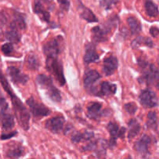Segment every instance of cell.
Listing matches in <instances>:
<instances>
[{"label": "cell", "mask_w": 159, "mask_h": 159, "mask_svg": "<svg viewBox=\"0 0 159 159\" xmlns=\"http://www.w3.org/2000/svg\"><path fill=\"white\" fill-rule=\"evenodd\" d=\"M1 82L3 89L10 97L11 102H12V107H13L14 113H15L16 116L19 124L23 130H27L30 128V118L29 112L26 110L23 102H21V100L10 89V88H9L10 86H9L7 80L5 79L4 75L2 74L1 75Z\"/></svg>", "instance_id": "cell-1"}, {"label": "cell", "mask_w": 159, "mask_h": 159, "mask_svg": "<svg viewBox=\"0 0 159 159\" xmlns=\"http://www.w3.org/2000/svg\"><path fill=\"white\" fill-rule=\"evenodd\" d=\"M138 66L142 70V76L139 81L142 80L148 85H154L159 89V70L153 64H149L144 59H138Z\"/></svg>", "instance_id": "cell-2"}, {"label": "cell", "mask_w": 159, "mask_h": 159, "mask_svg": "<svg viewBox=\"0 0 159 159\" xmlns=\"http://www.w3.org/2000/svg\"><path fill=\"white\" fill-rule=\"evenodd\" d=\"M37 83L46 92V94L48 97L54 102H60L61 101V93L55 86H54L53 81L51 77L46 75L40 74L37 75Z\"/></svg>", "instance_id": "cell-3"}, {"label": "cell", "mask_w": 159, "mask_h": 159, "mask_svg": "<svg viewBox=\"0 0 159 159\" xmlns=\"http://www.w3.org/2000/svg\"><path fill=\"white\" fill-rule=\"evenodd\" d=\"M46 66L48 71L54 76L60 85H65V78L64 75L63 65L57 58H47Z\"/></svg>", "instance_id": "cell-4"}, {"label": "cell", "mask_w": 159, "mask_h": 159, "mask_svg": "<svg viewBox=\"0 0 159 159\" xmlns=\"http://www.w3.org/2000/svg\"><path fill=\"white\" fill-rule=\"evenodd\" d=\"M63 38L61 36L53 38L44 43L43 47V54L47 58H57L58 54L61 52Z\"/></svg>", "instance_id": "cell-5"}, {"label": "cell", "mask_w": 159, "mask_h": 159, "mask_svg": "<svg viewBox=\"0 0 159 159\" xmlns=\"http://www.w3.org/2000/svg\"><path fill=\"white\" fill-rule=\"evenodd\" d=\"M0 111H1V124L2 129L4 130H9L12 129L15 124L14 117L9 110L7 102L3 97L0 101Z\"/></svg>", "instance_id": "cell-6"}, {"label": "cell", "mask_w": 159, "mask_h": 159, "mask_svg": "<svg viewBox=\"0 0 159 159\" xmlns=\"http://www.w3.org/2000/svg\"><path fill=\"white\" fill-rule=\"evenodd\" d=\"M26 104L30 110L31 114L36 118H42L51 114V110L43 104L37 102L33 97L26 100Z\"/></svg>", "instance_id": "cell-7"}, {"label": "cell", "mask_w": 159, "mask_h": 159, "mask_svg": "<svg viewBox=\"0 0 159 159\" xmlns=\"http://www.w3.org/2000/svg\"><path fill=\"white\" fill-rule=\"evenodd\" d=\"M139 101L145 108H153L158 105V99L154 92L150 89L143 90L139 96Z\"/></svg>", "instance_id": "cell-8"}, {"label": "cell", "mask_w": 159, "mask_h": 159, "mask_svg": "<svg viewBox=\"0 0 159 159\" xmlns=\"http://www.w3.org/2000/svg\"><path fill=\"white\" fill-rule=\"evenodd\" d=\"M101 79V75L96 70L89 69L85 72L84 78V85L89 93H95L96 90L93 89V85L99 79Z\"/></svg>", "instance_id": "cell-9"}, {"label": "cell", "mask_w": 159, "mask_h": 159, "mask_svg": "<svg viewBox=\"0 0 159 159\" xmlns=\"http://www.w3.org/2000/svg\"><path fill=\"white\" fill-rule=\"evenodd\" d=\"M65 120L63 116H54L45 122V127L54 134H59L63 130Z\"/></svg>", "instance_id": "cell-10"}, {"label": "cell", "mask_w": 159, "mask_h": 159, "mask_svg": "<svg viewBox=\"0 0 159 159\" xmlns=\"http://www.w3.org/2000/svg\"><path fill=\"white\" fill-rule=\"evenodd\" d=\"M7 73L11 78L12 82L16 84L25 85L29 80V77L23 74L18 68L15 66H9L7 68Z\"/></svg>", "instance_id": "cell-11"}, {"label": "cell", "mask_w": 159, "mask_h": 159, "mask_svg": "<svg viewBox=\"0 0 159 159\" xmlns=\"http://www.w3.org/2000/svg\"><path fill=\"white\" fill-rule=\"evenodd\" d=\"M118 68V60L115 56H109L106 57L102 65V71L107 76L114 74Z\"/></svg>", "instance_id": "cell-12"}, {"label": "cell", "mask_w": 159, "mask_h": 159, "mask_svg": "<svg viewBox=\"0 0 159 159\" xmlns=\"http://www.w3.org/2000/svg\"><path fill=\"white\" fill-rule=\"evenodd\" d=\"M152 142V139L149 136L144 134L140 140H138L134 144V148L138 153L143 157L148 156V147Z\"/></svg>", "instance_id": "cell-13"}, {"label": "cell", "mask_w": 159, "mask_h": 159, "mask_svg": "<svg viewBox=\"0 0 159 159\" xmlns=\"http://www.w3.org/2000/svg\"><path fill=\"white\" fill-rule=\"evenodd\" d=\"M87 116L90 119L98 120L102 116H106V110H102V104L98 102H93L87 107Z\"/></svg>", "instance_id": "cell-14"}, {"label": "cell", "mask_w": 159, "mask_h": 159, "mask_svg": "<svg viewBox=\"0 0 159 159\" xmlns=\"http://www.w3.org/2000/svg\"><path fill=\"white\" fill-rule=\"evenodd\" d=\"M79 6H78V9H79V15L80 17L85 21L89 22V23H96L98 22L97 17L95 16V14L90 10L89 8L85 7L81 2H78Z\"/></svg>", "instance_id": "cell-15"}, {"label": "cell", "mask_w": 159, "mask_h": 159, "mask_svg": "<svg viewBox=\"0 0 159 159\" xmlns=\"http://www.w3.org/2000/svg\"><path fill=\"white\" fill-rule=\"evenodd\" d=\"M99 59V55L96 51V47L93 43H89L86 47L85 54L84 56V61L85 64L93 63Z\"/></svg>", "instance_id": "cell-16"}, {"label": "cell", "mask_w": 159, "mask_h": 159, "mask_svg": "<svg viewBox=\"0 0 159 159\" xmlns=\"http://www.w3.org/2000/svg\"><path fill=\"white\" fill-rule=\"evenodd\" d=\"M107 129H108L109 132H110V135H111V138H115V139H117L118 138H124L126 129L124 127L120 128L119 125L117 124H116V123H109L108 125H107Z\"/></svg>", "instance_id": "cell-17"}, {"label": "cell", "mask_w": 159, "mask_h": 159, "mask_svg": "<svg viewBox=\"0 0 159 159\" xmlns=\"http://www.w3.org/2000/svg\"><path fill=\"white\" fill-rule=\"evenodd\" d=\"M93 34V40L95 43H101L105 42L107 40L108 33L104 30L102 26H95L92 29Z\"/></svg>", "instance_id": "cell-18"}, {"label": "cell", "mask_w": 159, "mask_h": 159, "mask_svg": "<svg viewBox=\"0 0 159 159\" xmlns=\"http://www.w3.org/2000/svg\"><path fill=\"white\" fill-rule=\"evenodd\" d=\"M34 11L37 15H38L41 18L42 20H43L44 22H47V23H48V22L50 21L51 15H50L49 12H48V11L45 9L44 6L42 4L41 2H34Z\"/></svg>", "instance_id": "cell-19"}, {"label": "cell", "mask_w": 159, "mask_h": 159, "mask_svg": "<svg viewBox=\"0 0 159 159\" xmlns=\"http://www.w3.org/2000/svg\"><path fill=\"white\" fill-rule=\"evenodd\" d=\"M24 154V148L20 144H13L6 152V157L10 159H18Z\"/></svg>", "instance_id": "cell-20"}, {"label": "cell", "mask_w": 159, "mask_h": 159, "mask_svg": "<svg viewBox=\"0 0 159 159\" xmlns=\"http://www.w3.org/2000/svg\"><path fill=\"white\" fill-rule=\"evenodd\" d=\"M116 85L115 84L110 83L109 82H103L100 85V89L99 93V96H112L114 95L116 92Z\"/></svg>", "instance_id": "cell-21"}, {"label": "cell", "mask_w": 159, "mask_h": 159, "mask_svg": "<svg viewBox=\"0 0 159 159\" xmlns=\"http://www.w3.org/2000/svg\"><path fill=\"white\" fill-rule=\"evenodd\" d=\"M141 46H147L148 47V48H153V41H152V39L149 38V37H141V36L136 37V38L132 41L131 47L134 49H138V48H140V47Z\"/></svg>", "instance_id": "cell-22"}, {"label": "cell", "mask_w": 159, "mask_h": 159, "mask_svg": "<svg viewBox=\"0 0 159 159\" xmlns=\"http://www.w3.org/2000/svg\"><path fill=\"white\" fill-rule=\"evenodd\" d=\"M94 137V133L91 131H85L84 133L77 132L74 134L71 137V141L75 144L81 142V141H89Z\"/></svg>", "instance_id": "cell-23"}, {"label": "cell", "mask_w": 159, "mask_h": 159, "mask_svg": "<svg viewBox=\"0 0 159 159\" xmlns=\"http://www.w3.org/2000/svg\"><path fill=\"white\" fill-rule=\"evenodd\" d=\"M9 26L16 30L26 29V20H25L24 15L20 12H16L14 14V20Z\"/></svg>", "instance_id": "cell-24"}, {"label": "cell", "mask_w": 159, "mask_h": 159, "mask_svg": "<svg viewBox=\"0 0 159 159\" xmlns=\"http://www.w3.org/2000/svg\"><path fill=\"white\" fill-rule=\"evenodd\" d=\"M129 132H128V138L129 140H131L134 138L141 131V125L138 124V121L135 119H132L128 123Z\"/></svg>", "instance_id": "cell-25"}, {"label": "cell", "mask_w": 159, "mask_h": 159, "mask_svg": "<svg viewBox=\"0 0 159 159\" xmlns=\"http://www.w3.org/2000/svg\"><path fill=\"white\" fill-rule=\"evenodd\" d=\"M127 23L130 27V31H131L132 34H138L142 30V26H141V23L138 19H136L134 16H130L127 18Z\"/></svg>", "instance_id": "cell-26"}, {"label": "cell", "mask_w": 159, "mask_h": 159, "mask_svg": "<svg viewBox=\"0 0 159 159\" xmlns=\"http://www.w3.org/2000/svg\"><path fill=\"white\" fill-rule=\"evenodd\" d=\"M5 38L9 40V41H10L12 43H16L20 42V35L19 34L16 29L9 26V30L5 32Z\"/></svg>", "instance_id": "cell-27"}, {"label": "cell", "mask_w": 159, "mask_h": 159, "mask_svg": "<svg viewBox=\"0 0 159 159\" xmlns=\"http://www.w3.org/2000/svg\"><path fill=\"white\" fill-rule=\"evenodd\" d=\"M144 9L147 15L150 17H156L159 14L158 6L152 1H146L144 2Z\"/></svg>", "instance_id": "cell-28"}, {"label": "cell", "mask_w": 159, "mask_h": 159, "mask_svg": "<svg viewBox=\"0 0 159 159\" xmlns=\"http://www.w3.org/2000/svg\"><path fill=\"white\" fill-rule=\"evenodd\" d=\"M26 66L30 70H37L40 67V61H39V59L35 54H29L26 57Z\"/></svg>", "instance_id": "cell-29"}, {"label": "cell", "mask_w": 159, "mask_h": 159, "mask_svg": "<svg viewBox=\"0 0 159 159\" xmlns=\"http://www.w3.org/2000/svg\"><path fill=\"white\" fill-rule=\"evenodd\" d=\"M118 23H119V17L117 16H113L110 17L107 21L102 25V27L109 34L113 28L117 26Z\"/></svg>", "instance_id": "cell-30"}, {"label": "cell", "mask_w": 159, "mask_h": 159, "mask_svg": "<svg viewBox=\"0 0 159 159\" xmlns=\"http://www.w3.org/2000/svg\"><path fill=\"white\" fill-rule=\"evenodd\" d=\"M147 126L148 128L152 130H157L158 128V116L155 112L151 111L148 115Z\"/></svg>", "instance_id": "cell-31"}, {"label": "cell", "mask_w": 159, "mask_h": 159, "mask_svg": "<svg viewBox=\"0 0 159 159\" xmlns=\"http://www.w3.org/2000/svg\"><path fill=\"white\" fill-rule=\"evenodd\" d=\"M2 52L4 55L6 56H10L12 55V53H13L14 48L13 45H12V43H4V44L2 46L1 48Z\"/></svg>", "instance_id": "cell-32"}, {"label": "cell", "mask_w": 159, "mask_h": 159, "mask_svg": "<svg viewBox=\"0 0 159 159\" xmlns=\"http://www.w3.org/2000/svg\"><path fill=\"white\" fill-rule=\"evenodd\" d=\"M124 110L129 113V114L134 115L138 110V107L134 102H129L124 105Z\"/></svg>", "instance_id": "cell-33"}, {"label": "cell", "mask_w": 159, "mask_h": 159, "mask_svg": "<svg viewBox=\"0 0 159 159\" xmlns=\"http://www.w3.org/2000/svg\"><path fill=\"white\" fill-rule=\"evenodd\" d=\"M117 1H110V0H104V1L100 2V6L102 7L105 8L106 9H109L110 8L112 7V6L114 4H116Z\"/></svg>", "instance_id": "cell-34"}, {"label": "cell", "mask_w": 159, "mask_h": 159, "mask_svg": "<svg viewBox=\"0 0 159 159\" xmlns=\"http://www.w3.org/2000/svg\"><path fill=\"white\" fill-rule=\"evenodd\" d=\"M97 148V143L96 141H92V142L88 143L86 145L83 147V149L85 151H94Z\"/></svg>", "instance_id": "cell-35"}, {"label": "cell", "mask_w": 159, "mask_h": 159, "mask_svg": "<svg viewBox=\"0 0 159 159\" xmlns=\"http://www.w3.org/2000/svg\"><path fill=\"white\" fill-rule=\"evenodd\" d=\"M58 3L60 4L61 8L63 9L64 11H68L69 9L70 6V2L68 1H58Z\"/></svg>", "instance_id": "cell-36"}, {"label": "cell", "mask_w": 159, "mask_h": 159, "mask_svg": "<svg viewBox=\"0 0 159 159\" xmlns=\"http://www.w3.org/2000/svg\"><path fill=\"white\" fill-rule=\"evenodd\" d=\"M17 134L16 131H13V132H9V133H6V134H2L1 136V139L2 140H7L9 139V138H12L15 135Z\"/></svg>", "instance_id": "cell-37"}, {"label": "cell", "mask_w": 159, "mask_h": 159, "mask_svg": "<svg viewBox=\"0 0 159 159\" xmlns=\"http://www.w3.org/2000/svg\"><path fill=\"white\" fill-rule=\"evenodd\" d=\"M150 34H152V37H159V29L155 26H152L150 29Z\"/></svg>", "instance_id": "cell-38"}, {"label": "cell", "mask_w": 159, "mask_h": 159, "mask_svg": "<svg viewBox=\"0 0 159 159\" xmlns=\"http://www.w3.org/2000/svg\"><path fill=\"white\" fill-rule=\"evenodd\" d=\"M158 64H159V57H158Z\"/></svg>", "instance_id": "cell-39"}, {"label": "cell", "mask_w": 159, "mask_h": 159, "mask_svg": "<svg viewBox=\"0 0 159 159\" xmlns=\"http://www.w3.org/2000/svg\"><path fill=\"white\" fill-rule=\"evenodd\" d=\"M127 159H131V158H128Z\"/></svg>", "instance_id": "cell-40"}]
</instances>
